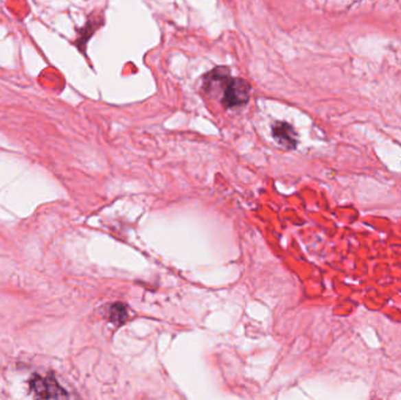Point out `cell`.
Instances as JSON below:
<instances>
[{
	"instance_id": "obj_1",
	"label": "cell",
	"mask_w": 401,
	"mask_h": 400,
	"mask_svg": "<svg viewBox=\"0 0 401 400\" xmlns=\"http://www.w3.org/2000/svg\"><path fill=\"white\" fill-rule=\"evenodd\" d=\"M228 73L223 77V84L225 87L222 104L227 108L245 105L249 100V84L243 79H233L228 75Z\"/></svg>"
},
{
	"instance_id": "obj_4",
	"label": "cell",
	"mask_w": 401,
	"mask_h": 400,
	"mask_svg": "<svg viewBox=\"0 0 401 400\" xmlns=\"http://www.w3.org/2000/svg\"><path fill=\"white\" fill-rule=\"evenodd\" d=\"M128 317L127 307L124 303H114L109 307L108 318L112 323L122 325Z\"/></svg>"
},
{
	"instance_id": "obj_3",
	"label": "cell",
	"mask_w": 401,
	"mask_h": 400,
	"mask_svg": "<svg viewBox=\"0 0 401 400\" xmlns=\"http://www.w3.org/2000/svg\"><path fill=\"white\" fill-rule=\"evenodd\" d=\"M273 137L277 143H279L288 150H293L297 143L293 127L285 122H276L273 126Z\"/></svg>"
},
{
	"instance_id": "obj_2",
	"label": "cell",
	"mask_w": 401,
	"mask_h": 400,
	"mask_svg": "<svg viewBox=\"0 0 401 400\" xmlns=\"http://www.w3.org/2000/svg\"><path fill=\"white\" fill-rule=\"evenodd\" d=\"M31 388L38 398H62L67 396L64 388L53 378L36 377L31 381Z\"/></svg>"
}]
</instances>
